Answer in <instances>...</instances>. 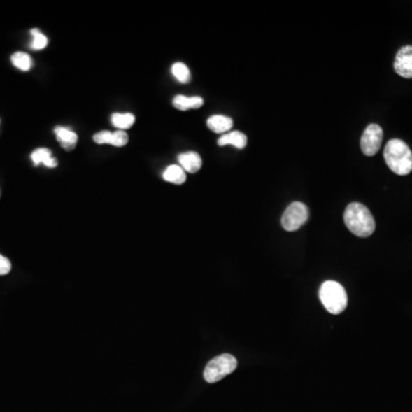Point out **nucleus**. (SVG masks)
<instances>
[{
    "instance_id": "f257e3e1",
    "label": "nucleus",
    "mask_w": 412,
    "mask_h": 412,
    "mask_svg": "<svg viewBox=\"0 0 412 412\" xmlns=\"http://www.w3.org/2000/svg\"><path fill=\"white\" fill-rule=\"evenodd\" d=\"M347 228L359 237L371 236L376 229L375 219L371 212L361 203H352L343 213Z\"/></svg>"
},
{
    "instance_id": "f03ea898",
    "label": "nucleus",
    "mask_w": 412,
    "mask_h": 412,
    "mask_svg": "<svg viewBox=\"0 0 412 412\" xmlns=\"http://www.w3.org/2000/svg\"><path fill=\"white\" fill-rule=\"evenodd\" d=\"M384 158L388 166L397 176H406L412 171V151L402 140H390L385 147Z\"/></svg>"
},
{
    "instance_id": "7ed1b4c3",
    "label": "nucleus",
    "mask_w": 412,
    "mask_h": 412,
    "mask_svg": "<svg viewBox=\"0 0 412 412\" xmlns=\"http://www.w3.org/2000/svg\"><path fill=\"white\" fill-rule=\"evenodd\" d=\"M320 299L327 312L338 315L347 307V293L341 284L334 280H327L320 289Z\"/></svg>"
},
{
    "instance_id": "20e7f679",
    "label": "nucleus",
    "mask_w": 412,
    "mask_h": 412,
    "mask_svg": "<svg viewBox=\"0 0 412 412\" xmlns=\"http://www.w3.org/2000/svg\"><path fill=\"white\" fill-rule=\"evenodd\" d=\"M237 368V360L230 354H222L211 360L204 370L205 381L213 384L230 375Z\"/></svg>"
},
{
    "instance_id": "39448f33",
    "label": "nucleus",
    "mask_w": 412,
    "mask_h": 412,
    "mask_svg": "<svg viewBox=\"0 0 412 412\" xmlns=\"http://www.w3.org/2000/svg\"><path fill=\"white\" fill-rule=\"evenodd\" d=\"M309 211L305 204L294 201L287 206L282 217V227L287 232H296L307 222Z\"/></svg>"
},
{
    "instance_id": "423d86ee",
    "label": "nucleus",
    "mask_w": 412,
    "mask_h": 412,
    "mask_svg": "<svg viewBox=\"0 0 412 412\" xmlns=\"http://www.w3.org/2000/svg\"><path fill=\"white\" fill-rule=\"evenodd\" d=\"M384 132L381 126L377 124H370L364 129L362 138H361V149L365 156H375L381 147Z\"/></svg>"
},
{
    "instance_id": "0eeeda50",
    "label": "nucleus",
    "mask_w": 412,
    "mask_h": 412,
    "mask_svg": "<svg viewBox=\"0 0 412 412\" xmlns=\"http://www.w3.org/2000/svg\"><path fill=\"white\" fill-rule=\"evenodd\" d=\"M394 70L403 78H412V46H403L394 61Z\"/></svg>"
},
{
    "instance_id": "6e6552de",
    "label": "nucleus",
    "mask_w": 412,
    "mask_h": 412,
    "mask_svg": "<svg viewBox=\"0 0 412 412\" xmlns=\"http://www.w3.org/2000/svg\"><path fill=\"white\" fill-rule=\"evenodd\" d=\"M178 161H179L180 166L183 167V170L188 172V173H196L201 170V156H199L195 151H188V152H183L178 156Z\"/></svg>"
},
{
    "instance_id": "1a4fd4ad",
    "label": "nucleus",
    "mask_w": 412,
    "mask_h": 412,
    "mask_svg": "<svg viewBox=\"0 0 412 412\" xmlns=\"http://www.w3.org/2000/svg\"><path fill=\"white\" fill-rule=\"evenodd\" d=\"M54 133L57 136V141L60 142L61 147L70 151L75 148L78 141V136L73 131L68 129V127H63V126H57V129H54Z\"/></svg>"
},
{
    "instance_id": "9d476101",
    "label": "nucleus",
    "mask_w": 412,
    "mask_h": 412,
    "mask_svg": "<svg viewBox=\"0 0 412 412\" xmlns=\"http://www.w3.org/2000/svg\"><path fill=\"white\" fill-rule=\"evenodd\" d=\"M208 127L212 132L224 136L233 127V120L222 115H213L208 120Z\"/></svg>"
},
{
    "instance_id": "9b49d317",
    "label": "nucleus",
    "mask_w": 412,
    "mask_h": 412,
    "mask_svg": "<svg viewBox=\"0 0 412 412\" xmlns=\"http://www.w3.org/2000/svg\"><path fill=\"white\" fill-rule=\"evenodd\" d=\"M218 145L220 147L230 145L237 149H244L248 145V138L244 133L233 131V132L226 133L224 136H221L220 138L218 140Z\"/></svg>"
},
{
    "instance_id": "f8f14e48",
    "label": "nucleus",
    "mask_w": 412,
    "mask_h": 412,
    "mask_svg": "<svg viewBox=\"0 0 412 412\" xmlns=\"http://www.w3.org/2000/svg\"><path fill=\"white\" fill-rule=\"evenodd\" d=\"M204 104V100L201 97H185V95H176L173 99V106L179 111H186L189 109H199Z\"/></svg>"
},
{
    "instance_id": "ddd939ff",
    "label": "nucleus",
    "mask_w": 412,
    "mask_h": 412,
    "mask_svg": "<svg viewBox=\"0 0 412 412\" xmlns=\"http://www.w3.org/2000/svg\"><path fill=\"white\" fill-rule=\"evenodd\" d=\"M163 179L167 183H174V185H183L186 183V171L179 165H171L164 171Z\"/></svg>"
},
{
    "instance_id": "4468645a",
    "label": "nucleus",
    "mask_w": 412,
    "mask_h": 412,
    "mask_svg": "<svg viewBox=\"0 0 412 412\" xmlns=\"http://www.w3.org/2000/svg\"><path fill=\"white\" fill-rule=\"evenodd\" d=\"M31 159L36 166H38L39 164H44L45 166L50 167V169L57 166V161L52 157L50 149H36L31 154Z\"/></svg>"
},
{
    "instance_id": "2eb2a0df",
    "label": "nucleus",
    "mask_w": 412,
    "mask_h": 412,
    "mask_svg": "<svg viewBox=\"0 0 412 412\" xmlns=\"http://www.w3.org/2000/svg\"><path fill=\"white\" fill-rule=\"evenodd\" d=\"M134 122H136V117L129 113H113V116H111V123H113L115 127L120 129V131H124V129L132 127Z\"/></svg>"
},
{
    "instance_id": "dca6fc26",
    "label": "nucleus",
    "mask_w": 412,
    "mask_h": 412,
    "mask_svg": "<svg viewBox=\"0 0 412 412\" xmlns=\"http://www.w3.org/2000/svg\"><path fill=\"white\" fill-rule=\"evenodd\" d=\"M12 63L17 69L28 71L31 69L32 60L30 55L23 52H16L12 55Z\"/></svg>"
},
{
    "instance_id": "f3484780",
    "label": "nucleus",
    "mask_w": 412,
    "mask_h": 412,
    "mask_svg": "<svg viewBox=\"0 0 412 412\" xmlns=\"http://www.w3.org/2000/svg\"><path fill=\"white\" fill-rule=\"evenodd\" d=\"M172 75L176 77L178 82L183 83V84H187L190 80L189 68L183 62L174 63L172 66Z\"/></svg>"
},
{
    "instance_id": "a211bd4d",
    "label": "nucleus",
    "mask_w": 412,
    "mask_h": 412,
    "mask_svg": "<svg viewBox=\"0 0 412 412\" xmlns=\"http://www.w3.org/2000/svg\"><path fill=\"white\" fill-rule=\"evenodd\" d=\"M31 35L34 36V41H32L31 45H30V48H31L32 50H43V48L48 46V37L43 35L38 29H34V30H31Z\"/></svg>"
},
{
    "instance_id": "6ab92c4d",
    "label": "nucleus",
    "mask_w": 412,
    "mask_h": 412,
    "mask_svg": "<svg viewBox=\"0 0 412 412\" xmlns=\"http://www.w3.org/2000/svg\"><path fill=\"white\" fill-rule=\"evenodd\" d=\"M127 142H129V136H127V133L125 131H116V132H113V138H111V145H115V147H124V145H127Z\"/></svg>"
},
{
    "instance_id": "aec40b11",
    "label": "nucleus",
    "mask_w": 412,
    "mask_h": 412,
    "mask_svg": "<svg viewBox=\"0 0 412 412\" xmlns=\"http://www.w3.org/2000/svg\"><path fill=\"white\" fill-rule=\"evenodd\" d=\"M111 138H113V132L109 131H101L93 136V140L98 145H111Z\"/></svg>"
},
{
    "instance_id": "412c9836",
    "label": "nucleus",
    "mask_w": 412,
    "mask_h": 412,
    "mask_svg": "<svg viewBox=\"0 0 412 412\" xmlns=\"http://www.w3.org/2000/svg\"><path fill=\"white\" fill-rule=\"evenodd\" d=\"M10 268H12V264H10V260L6 257L0 255V275L8 274Z\"/></svg>"
}]
</instances>
